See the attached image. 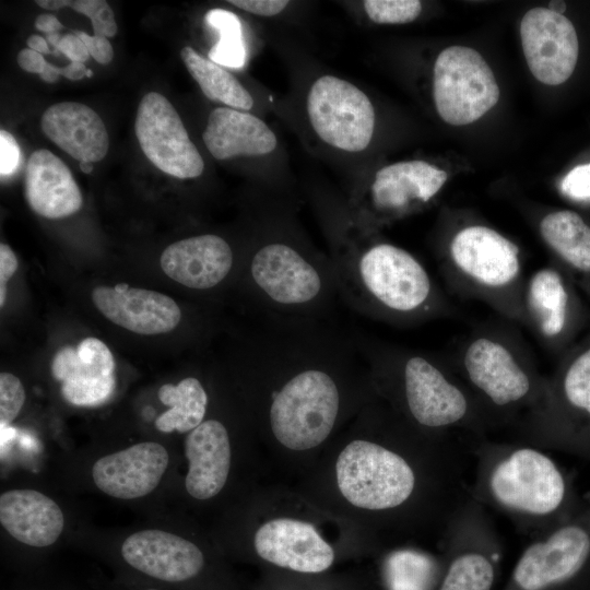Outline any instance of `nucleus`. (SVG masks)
<instances>
[{
  "label": "nucleus",
  "mask_w": 590,
  "mask_h": 590,
  "mask_svg": "<svg viewBox=\"0 0 590 590\" xmlns=\"http://www.w3.org/2000/svg\"><path fill=\"white\" fill-rule=\"evenodd\" d=\"M340 300L362 316L405 321L426 314L434 298L429 274L409 251L374 240L345 212L330 257Z\"/></svg>",
  "instance_id": "f257e3e1"
},
{
  "label": "nucleus",
  "mask_w": 590,
  "mask_h": 590,
  "mask_svg": "<svg viewBox=\"0 0 590 590\" xmlns=\"http://www.w3.org/2000/svg\"><path fill=\"white\" fill-rule=\"evenodd\" d=\"M475 458L470 495L507 517L524 535L535 538L554 527L568 497V484L557 463L527 442L482 441Z\"/></svg>",
  "instance_id": "f03ea898"
},
{
  "label": "nucleus",
  "mask_w": 590,
  "mask_h": 590,
  "mask_svg": "<svg viewBox=\"0 0 590 590\" xmlns=\"http://www.w3.org/2000/svg\"><path fill=\"white\" fill-rule=\"evenodd\" d=\"M352 333L369 368L394 376L405 410L416 425L439 432L463 429L477 444L486 440L476 401L432 359L386 349L356 329Z\"/></svg>",
  "instance_id": "7ed1b4c3"
},
{
  "label": "nucleus",
  "mask_w": 590,
  "mask_h": 590,
  "mask_svg": "<svg viewBox=\"0 0 590 590\" xmlns=\"http://www.w3.org/2000/svg\"><path fill=\"white\" fill-rule=\"evenodd\" d=\"M337 483L353 506L385 511L399 508L417 489V472L401 453L378 442L356 439L338 457Z\"/></svg>",
  "instance_id": "20e7f679"
},
{
  "label": "nucleus",
  "mask_w": 590,
  "mask_h": 590,
  "mask_svg": "<svg viewBox=\"0 0 590 590\" xmlns=\"http://www.w3.org/2000/svg\"><path fill=\"white\" fill-rule=\"evenodd\" d=\"M445 532V565L437 590H493L502 543L486 508L469 495Z\"/></svg>",
  "instance_id": "39448f33"
},
{
  "label": "nucleus",
  "mask_w": 590,
  "mask_h": 590,
  "mask_svg": "<svg viewBox=\"0 0 590 590\" xmlns=\"http://www.w3.org/2000/svg\"><path fill=\"white\" fill-rule=\"evenodd\" d=\"M434 102L449 125H469L493 108L499 98L494 73L473 48L451 46L437 57L433 75Z\"/></svg>",
  "instance_id": "423d86ee"
},
{
  "label": "nucleus",
  "mask_w": 590,
  "mask_h": 590,
  "mask_svg": "<svg viewBox=\"0 0 590 590\" xmlns=\"http://www.w3.org/2000/svg\"><path fill=\"white\" fill-rule=\"evenodd\" d=\"M306 110L315 133L333 149L357 153L373 139L374 106L350 81L331 74L316 79L307 94Z\"/></svg>",
  "instance_id": "0eeeda50"
},
{
  "label": "nucleus",
  "mask_w": 590,
  "mask_h": 590,
  "mask_svg": "<svg viewBox=\"0 0 590 590\" xmlns=\"http://www.w3.org/2000/svg\"><path fill=\"white\" fill-rule=\"evenodd\" d=\"M447 173L425 161L386 165L374 175L365 194L351 199V219L371 229L376 222L402 216L428 203L447 180Z\"/></svg>",
  "instance_id": "6e6552de"
},
{
  "label": "nucleus",
  "mask_w": 590,
  "mask_h": 590,
  "mask_svg": "<svg viewBox=\"0 0 590 590\" xmlns=\"http://www.w3.org/2000/svg\"><path fill=\"white\" fill-rule=\"evenodd\" d=\"M590 558V530L579 522L555 524L532 538L504 590H560Z\"/></svg>",
  "instance_id": "1a4fd4ad"
},
{
  "label": "nucleus",
  "mask_w": 590,
  "mask_h": 590,
  "mask_svg": "<svg viewBox=\"0 0 590 590\" xmlns=\"http://www.w3.org/2000/svg\"><path fill=\"white\" fill-rule=\"evenodd\" d=\"M465 377L477 397L500 412H514L532 404L533 413L542 399V387L503 343L480 337L463 356Z\"/></svg>",
  "instance_id": "9d476101"
},
{
  "label": "nucleus",
  "mask_w": 590,
  "mask_h": 590,
  "mask_svg": "<svg viewBox=\"0 0 590 590\" xmlns=\"http://www.w3.org/2000/svg\"><path fill=\"white\" fill-rule=\"evenodd\" d=\"M139 145L160 170L179 179L199 177L204 161L170 102L157 92L141 99L134 121Z\"/></svg>",
  "instance_id": "9b49d317"
},
{
  "label": "nucleus",
  "mask_w": 590,
  "mask_h": 590,
  "mask_svg": "<svg viewBox=\"0 0 590 590\" xmlns=\"http://www.w3.org/2000/svg\"><path fill=\"white\" fill-rule=\"evenodd\" d=\"M523 54L533 76L558 85L573 74L578 59V37L573 23L546 8L529 10L520 24Z\"/></svg>",
  "instance_id": "f8f14e48"
},
{
  "label": "nucleus",
  "mask_w": 590,
  "mask_h": 590,
  "mask_svg": "<svg viewBox=\"0 0 590 590\" xmlns=\"http://www.w3.org/2000/svg\"><path fill=\"white\" fill-rule=\"evenodd\" d=\"M51 374L61 382L63 399L75 406L104 404L116 389L114 356L96 338H86L76 347L59 350L51 363Z\"/></svg>",
  "instance_id": "ddd939ff"
},
{
  "label": "nucleus",
  "mask_w": 590,
  "mask_h": 590,
  "mask_svg": "<svg viewBox=\"0 0 590 590\" xmlns=\"http://www.w3.org/2000/svg\"><path fill=\"white\" fill-rule=\"evenodd\" d=\"M169 461V452L162 444L142 441L98 458L91 475L94 485L105 495L137 499L160 485Z\"/></svg>",
  "instance_id": "4468645a"
},
{
  "label": "nucleus",
  "mask_w": 590,
  "mask_h": 590,
  "mask_svg": "<svg viewBox=\"0 0 590 590\" xmlns=\"http://www.w3.org/2000/svg\"><path fill=\"white\" fill-rule=\"evenodd\" d=\"M120 554L135 570L165 582L189 580L204 566L203 553L194 543L160 529L131 533L121 543Z\"/></svg>",
  "instance_id": "2eb2a0df"
},
{
  "label": "nucleus",
  "mask_w": 590,
  "mask_h": 590,
  "mask_svg": "<svg viewBox=\"0 0 590 590\" xmlns=\"http://www.w3.org/2000/svg\"><path fill=\"white\" fill-rule=\"evenodd\" d=\"M449 251L456 268L485 287L508 286L520 272L518 247L486 226L472 225L459 231Z\"/></svg>",
  "instance_id": "dca6fc26"
},
{
  "label": "nucleus",
  "mask_w": 590,
  "mask_h": 590,
  "mask_svg": "<svg viewBox=\"0 0 590 590\" xmlns=\"http://www.w3.org/2000/svg\"><path fill=\"white\" fill-rule=\"evenodd\" d=\"M96 308L111 322L139 334H161L174 330L181 310L169 296L118 284L97 286L92 292Z\"/></svg>",
  "instance_id": "f3484780"
},
{
  "label": "nucleus",
  "mask_w": 590,
  "mask_h": 590,
  "mask_svg": "<svg viewBox=\"0 0 590 590\" xmlns=\"http://www.w3.org/2000/svg\"><path fill=\"white\" fill-rule=\"evenodd\" d=\"M164 273L197 291L221 285L235 269L229 243L216 234H201L170 244L160 259Z\"/></svg>",
  "instance_id": "a211bd4d"
},
{
  "label": "nucleus",
  "mask_w": 590,
  "mask_h": 590,
  "mask_svg": "<svg viewBox=\"0 0 590 590\" xmlns=\"http://www.w3.org/2000/svg\"><path fill=\"white\" fill-rule=\"evenodd\" d=\"M257 554L276 566L300 573H320L334 559L332 547L308 522L279 518L261 526L255 535Z\"/></svg>",
  "instance_id": "6ab92c4d"
},
{
  "label": "nucleus",
  "mask_w": 590,
  "mask_h": 590,
  "mask_svg": "<svg viewBox=\"0 0 590 590\" xmlns=\"http://www.w3.org/2000/svg\"><path fill=\"white\" fill-rule=\"evenodd\" d=\"M188 471L185 486L188 494L200 500L216 496L224 487L232 459L226 426L216 418L204 420L185 439Z\"/></svg>",
  "instance_id": "aec40b11"
},
{
  "label": "nucleus",
  "mask_w": 590,
  "mask_h": 590,
  "mask_svg": "<svg viewBox=\"0 0 590 590\" xmlns=\"http://www.w3.org/2000/svg\"><path fill=\"white\" fill-rule=\"evenodd\" d=\"M0 523L17 542L43 548L59 540L66 519L48 495L33 488H12L0 495Z\"/></svg>",
  "instance_id": "412c9836"
},
{
  "label": "nucleus",
  "mask_w": 590,
  "mask_h": 590,
  "mask_svg": "<svg viewBox=\"0 0 590 590\" xmlns=\"http://www.w3.org/2000/svg\"><path fill=\"white\" fill-rule=\"evenodd\" d=\"M45 135L74 160L99 162L109 149L106 126L91 107L78 102H60L42 115Z\"/></svg>",
  "instance_id": "4be33fe9"
},
{
  "label": "nucleus",
  "mask_w": 590,
  "mask_h": 590,
  "mask_svg": "<svg viewBox=\"0 0 590 590\" xmlns=\"http://www.w3.org/2000/svg\"><path fill=\"white\" fill-rule=\"evenodd\" d=\"M24 192L30 208L46 219H63L82 204L81 190L69 167L52 152L34 151L26 164Z\"/></svg>",
  "instance_id": "5701e85b"
},
{
  "label": "nucleus",
  "mask_w": 590,
  "mask_h": 590,
  "mask_svg": "<svg viewBox=\"0 0 590 590\" xmlns=\"http://www.w3.org/2000/svg\"><path fill=\"white\" fill-rule=\"evenodd\" d=\"M202 140L216 160L263 156L278 145L275 133L262 119L229 107H217L210 113Z\"/></svg>",
  "instance_id": "b1692460"
},
{
  "label": "nucleus",
  "mask_w": 590,
  "mask_h": 590,
  "mask_svg": "<svg viewBox=\"0 0 590 590\" xmlns=\"http://www.w3.org/2000/svg\"><path fill=\"white\" fill-rule=\"evenodd\" d=\"M160 401L169 406L154 422L162 433H189L205 417L209 397L196 377L181 379L177 385L165 384L157 392Z\"/></svg>",
  "instance_id": "393cba45"
},
{
  "label": "nucleus",
  "mask_w": 590,
  "mask_h": 590,
  "mask_svg": "<svg viewBox=\"0 0 590 590\" xmlns=\"http://www.w3.org/2000/svg\"><path fill=\"white\" fill-rule=\"evenodd\" d=\"M567 293L560 275L553 269L538 270L527 288V305L540 332L547 338L558 335L567 318Z\"/></svg>",
  "instance_id": "a878e982"
},
{
  "label": "nucleus",
  "mask_w": 590,
  "mask_h": 590,
  "mask_svg": "<svg viewBox=\"0 0 590 590\" xmlns=\"http://www.w3.org/2000/svg\"><path fill=\"white\" fill-rule=\"evenodd\" d=\"M180 57L202 93L211 101L226 107L248 111L253 106V98L247 88L222 66L204 58L192 47L186 46Z\"/></svg>",
  "instance_id": "bb28decb"
},
{
  "label": "nucleus",
  "mask_w": 590,
  "mask_h": 590,
  "mask_svg": "<svg viewBox=\"0 0 590 590\" xmlns=\"http://www.w3.org/2000/svg\"><path fill=\"white\" fill-rule=\"evenodd\" d=\"M546 244L574 268L590 272V226L573 211L550 213L540 224Z\"/></svg>",
  "instance_id": "cd10ccee"
},
{
  "label": "nucleus",
  "mask_w": 590,
  "mask_h": 590,
  "mask_svg": "<svg viewBox=\"0 0 590 590\" xmlns=\"http://www.w3.org/2000/svg\"><path fill=\"white\" fill-rule=\"evenodd\" d=\"M439 567L429 555L399 550L387 557L386 580L390 590H430L440 579Z\"/></svg>",
  "instance_id": "c85d7f7f"
},
{
  "label": "nucleus",
  "mask_w": 590,
  "mask_h": 590,
  "mask_svg": "<svg viewBox=\"0 0 590 590\" xmlns=\"http://www.w3.org/2000/svg\"><path fill=\"white\" fill-rule=\"evenodd\" d=\"M204 22L217 34V40L209 51V59L227 68L244 67L247 50L240 19L228 10L212 9L205 13Z\"/></svg>",
  "instance_id": "c756f323"
},
{
  "label": "nucleus",
  "mask_w": 590,
  "mask_h": 590,
  "mask_svg": "<svg viewBox=\"0 0 590 590\" xmlns=\"http://www.w3.org/2000/svg\"><path fill=\"white\" fill-rule=\"evenodd\" d=\"M562 391L570 406L590 415V349L568 367Z\"/></svg>",
  "instance_id": "7c9ffc66"
},
{
  "label": "nucleus",
  "mask_w": 590,
  "mask_h": 590,
  "mask_svg": "<svg viewBox=\"0 0 590 590\" xmlns=\"http://www.w3.org/2000/svg\"><path fill=\"white\" fill-rule=\"evenodd\" d=\"M364 10L377 24H404L414 21L422 11L417 0H366Z\"/></svg>",
  "instance_id": "2f4dec72"
},
{
  "label": "nucleus",
  "mask_w": 590,
  "mask_h": 590,
  "mask_svg": "<svg viewBox=\"0 0 590 590\" xmlns=\"http://www.w3.org/2000/svg\"><path fill=\"white\" fill-rule=\"evenodd\" d=\"M25 402V390L21 380L11 373L0 374V423L10 425L20 414Z\"/></svg>",
  "instance_id": "473e14b6"
},
{
  "label": "nucleus",
  "mask_w": 590,
  "mask_h": 590,
  "mask_svg": "<svg viewBox=\"0 0 590 590\" xmlns=\"http://www.w3.org/2000/svg\"><path fill=\"white\" fill-rule=\"evenodd\" d=\"M560 189L571 199H590V163L574 167L562 180Z\"/></svg>",
  "instance_id": "72a5a7b5"
},
{
  "label": "nucleus",
  "mask_w": 590,
  "mask_h": 590,
  "mask_svg": "<svg viewBox=\"0 0 590 590\" xmlns=\"http://www.w3.org/2000/svg\"><path fill=\"white\" fill-rule=\"evenodd\" d=\"M20 146L14 137L4 129L0 130V173L1 177L14 172L20 162Z\"/></svg>",
  "instance_id": "f704fd0d"
},
{
  "label": "nucleus",
  "mask_w": 590,
  "mask_h": 590,
  "mask_svg": "<svg viewBox=\"0 0 590 590\" xmlns=\"http://www.w3.org/2000/svg\"><path fill=\"white\" fill-rule=\"evenodd\" d=\"M74 34L84 43L95 61L101 64L109 63L114 58V49L108 38L96 35H88L82 31H75Z\"/></svg>",
  "instance_id": "c9c22d12"
},
{
  "label": "nucleus",
  "mask_w": 590,
  "mask_h": 590,
  "mask_svg": "<svg viewBox=\"0 0 590 590\" xmlns=\"http://www.w3.org/2000/svg\"><path fill=\"white\" fill-rule=\"evenodd\" d=\"M232 5L260 16H274L288 4L285 0H229Z\"/></svg>",
  "instance_id": "e433bc0d"
},
{
  "label": "nucleus",
  "mask_w": 590,
  "mask_h": 590,
  "mask_svg": "<svg viewBox=\"0 0 590 590\" xmlns=\"http://www.w3.org/2000/svg\"><path fill=\"white\" fill-rule=\"evenodd\" d=\"M86 70L87 68L82 62L71 61L63 68L47 62L44 71L39 74V78L47 83L57 82L60 75L71 81H78L85 76Z\"/></svg>",
  "instance_id": "4c0bfd02"
},
{
  "label": "nucleus",
  "mask_w": 590,
  "mask_h": 590,
  "mask_svg": "<svg viewBox=\"0 0 590 590\" xmlns=\"http://www.w3.org/2000/svg\"><path fill=\"white\" fill-rule=\"evenodd\" d=\"M17 269V259L13 250L4 243L0 245V306L5 300L7 283Z\"/></svg>",
  "instance_id": "58836bf2"
},
{
  "label": "nucleus",
  "mask_w": 590,
  "mask_h": 590,
  "mask_svg": "<svg viewBox=\"0 0 590 590\" xmlns=\"http://www.w3.org/2000/svg\"><path fill=\"white\" fill-rule=\"evenodd\" d=\"M56 50L62 52L71 61L75 62L83 63L90 57L86 46L74 33L61 36Z\"/></svg>",
  "instance_id": "ea45409f"
},
{
  "label": "nucleus",
  "mask_w": 590,
  "mask_h": 590,
  "mask_svg": "<svg viewBox=\"0 0 590 590\" xmlns=\"http://www.w3.org/2000/svg\"><path fill=\"white\" fill-rule=\"evenodd\" d=\"M91 23L94 35L96 36L109 38L117 34L118 27L115 20V14L107 1L91 20Z\"/></svg>",
  "instance_id": "a19ab883"
},
{
  "label": "nucleus",
  "mask_w": 590,
  "mask_h": 590,
  "mask_svg": "<svg viewBox=\"0 0 590 590\" xmlns=\"http://www.w3.org/2000/svg\"><path fill=\"white\" fill-rule=\"evenodd\" d=\"M16 60L21 69L38 75L44 71L47 64L44 56L31 48L20 50Z\"/></svg>",
  "instance_id": "79ce46f5"
},
{
  "label": "nucleus",
  "mask_w": 590,
  "mask_h": 590,
  "mask_svg": "<svg viewBox=\"0 0 590 590\" xmlns=\"http://www.w3.org/2000/svg\"><path fill=\"white\" fill-rule=\"evenodd\" d=\"M35 27L49 35L58 33L63 28V25L61 22L57 19V16L46 13V14H39L35 20Z\"/></svg>",
  "instance_id": "37998d69"
},
{
  "label": "nucleus",
  "mask_w": 590,
  "mask_h": 590,
  "mask_svg": "<svg viewBox=\"0 0 590 590\" xmlns=\"http://www.w3.org/2000/svg\"><path fill=\"white\" fill-rule=\"evenodd\" d=\"M27 46L28 48L42 54V55H46V54H49L50 52V49L48 47V43L47 40L39 36V35H31L28 38H27Z\"/></svg>",
  "instance_id": "c03bdc74"
},
{
  "label": "nucleus",
  "mask_w": 590,
  "mask_h": 590,
  "mask_svg": "<svg viewBox=\"0 0 590 590\" xmlns=\"http://www.w3.org/2000/svg\"><path fill=\"white\" fill-rule=\"evenodd\" d=\"M548 9L562 14L566 10V4L564 1H551Z\"/></svg>",
  "instance_id": "a18cd8bd"
},
{
  "label": "nucleus",
  "mask_w": 590,
  "mask_h": 590,
  "mask_svg": "<svg viewBox=\"0 0 590 590\" xmlns=\"http://www.w3.org/2000/svg\"><path fill=\"white\" fill-rule=\"evenodd\" d=\"M60 39H61V36L59 35V33L49 34L46 37L47 43H49L55 48L57 47Z\"/></svg>",
  "instance_id": "49530a36"
},
{
  "label": "nucleus",
  "mask_w": 590,
  "mask_h": 590,
  "mask_svg": "<svg viewBox=\"0 0 590 590\" xmlns=\"http://www.w3.org/2000/svg\"><path fill=\"white\" fill-rule=\"evenodd\" d=\"M80 169L85 174H90L93 170V163H91V162H81L80 163Z\"/></svg>",
  "instance_id": "de8ad7c7"
},
{
  "label": "nucleus",
  "mask_w": 590,
  "mask_h": 590,
  "mask_svg": "<svg viewBox=\"0 0 590 590\" xmlns=\"http://www.w3.org/2000/svg\"><path fill=\"white\" fill-rule=\"evenodd\" d=\"M93 75V71L87 69L85 72V76L91 78Z\"/></svg>",
  "instance_id": "09e8293b"
},
{
  "label": "nucleus",
  "mask_w": 590,
  "mask_h": 590,
  "mask_svg": "<svg viewBox=\"0 0 590 590\" xmlns=\"http://www.w3.org/2000/svg\"><path fill=\"white\" fill-rule=\"evenodd\" d=\"M146 590H160V589H146Z\"/></svg>",
  "instance_id": "8fccbe9b"
}]
</instances>
